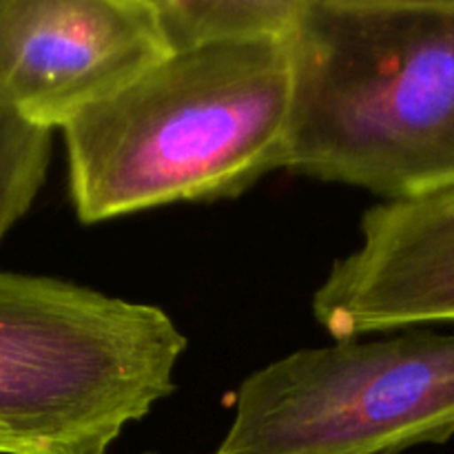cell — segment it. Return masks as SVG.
I'll return each mask as SVG.
<instances>
[{
    "mask_svg": "<svg viewBox=\"0 0 454 454\" xmlns=\"http://www.w3.org/2000/svg\"><path fill=\"white\" fill-rule=\"evenodd\" d=\"M313 315L337 341L454 324V189L368 208L362 244L333 264Z\"/></svg>",
    "mask_w": 454,
    "mask_h": 454,
    "instance_id": "cell-6",
    "label": "cell"
},
{
    "mask_svg": "<svg viewBox=\"0 0 454 454\" xmlns=\"http://www.w3.org/2000/svg\"><path fill=\"white\" fill-rule=\"evenodd\" d=\"M51 158V131L0 105V244L34 204Z\"/></svg>",
    "mask_w": 454,
    "mask_h": 454,
    "instance_id": "cell-8",
    "label": "cell"
},
{
    "mask_svg": "<svg viewBox=\"0 0 454 454\" xmlns=\"http://www.w3.org/2000/svg\"><path fill=\"white\" fill-rule=\"evenodd\" d=\"M168 53L153 0H0V105L47 131Z\"/></svg>",
    "mask_w": 454,
    "mask_h": 454,
    "instance_id": "cell-5",
    "label": "cell"
},
{
    "mask_svg": "<svg viewBox=\"0 0 454 454\" xmlns=\"http://www.w3.org/2000/svg\"><path fill=\"white\" fill-rule=\"evenodd\" d=\"M301 0H153L168 51L286 38Z\"/></svg>",
    "mask_w": 454,
    "mask_h": 454,
    "instance_id": "cell-7",
    "label": "cell"
},
{
    "mask_svg": "<svg viewBox=\"0 0 454 454\" xmlns=\"http://www.w3.org/2000/svg\"><path fill=\"white\" fill-rule=\"evenodd\" d=\"M284 168L386 202L454 189V0H301Z\"/></svg>",
    "mask_w": 454,
    "mask_h": 454,
    "instance_id": "cell-1",
    "label": "cell"
},
{
    "mask_svg": "<svg viewBox=\"0 0 454 454\" xmlns=\"http://www.w3.org/2000/svg\"><path fill=\"white\" fill-rule=\"evenodd\" d=\"M454 439V333L286 355L253 372L213 454H402Z\"/></svg>",
    "mask_w": 454,
    "mask_h": 454,
    "instance_id": "cell-4",
    "label": "cell"
},
{
    "mask_svg": "<svg viewBox=\"0 0 454 454\" xmlns=\"http://www.w3.org/2000/svg\"><path fill=\"white\" fill-rule=\"evenodd\" d=\"M291 87L286 38L168 53L62 129L75 215L244 193L286 164Z\"/></svg>",
    "mask_w": 454,
    "mask_h": 454,
    "instance_id": "cell-2",
    "label": "cell"
},
{
    "mask_svg": "<svg viewBox=\"0 0 454 454\" xmlns=\"http://www.w3.org/2000/svg\"><path fill=\"white\" fill-rule=\"evenodd\" d=\"M184 350L158 306L0 270V454H106Z\"/></svg>",
    "mask_w": 454,
    "mask_h": 454,
    "instance_id": "cell-3",
    "label": "cell"
}]
</instances>
